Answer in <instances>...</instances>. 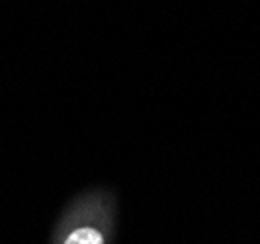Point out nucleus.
<instances>
[{
	"label": "nucleus",
	"instance_id": "1",
	"mask_svg": "<svg viewBox=\"0 0 260 244\" xmlns=\"http://www.w3.org/2000/svg\"><path fill=\"white\" fill-rule=\"evenodd\" d=\"M65 244H104L102 232L92 229V227H82L69 234Z\"/></svg>",
	"mask_w": 260,
	"mask_h": 244
}]
</instances>
